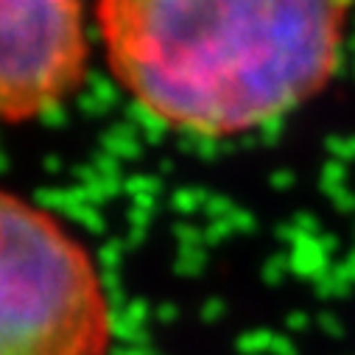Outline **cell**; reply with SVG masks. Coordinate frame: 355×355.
<instances>
[{"label":"cell","mask_w":355,"mask_h":355,"mask_svg":"<svg viewBox=\"0 0 355 355\" xmlns=\"http://www.w3.org/2000/svg\"><path fill=\"white\" fill-rule=\"evenodd\" d=\"M101 275L51 213L0 196V355H110Z\"/></svg>","instance_id":"2"},{"label":"cell","mask_w":355,"mask_h":355,"mask_svg":"<svg viewBox=\"0 0 355 355\" xmlns=\"http://www.w3.org/2000/svg\"><path fill=\"white\" fill-rule=\"evenodd\" d=\"M352 0H98L112 76L159 123L230 137L319 96Z\"/></svg>","instance_id":"1"},{"label":"cell","mask_w":355,"mask_h":355,"mask_svg":"<svg viewBox=\"0 0 355 355\" xmlns=\"http://www.w3.org/2000/svg\"><path fill=\"white\" fill-rule=\"evenodd\" d=\"M81 0H0V112L28 123L64 104L87 73Z\"/></svg>","instance_id":"3"}]
</instances>
